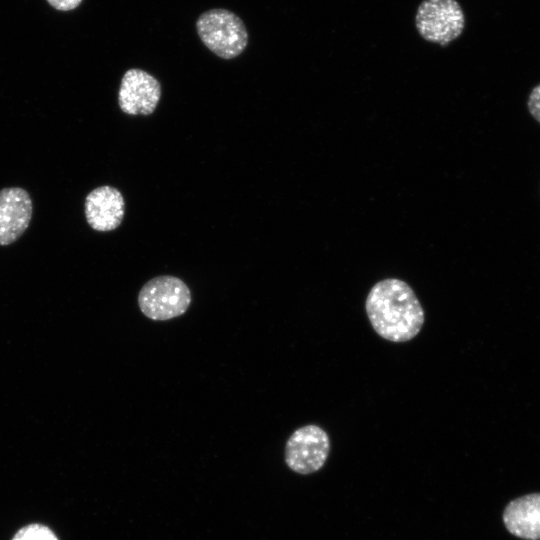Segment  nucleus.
Segmentation results:
<instances>
[{
  "label": "nucleus",
  "mask_w": 540,
  "mask_h": 540,
  "mask_svg": "<svg viewBox=\"0 0 540 540\" xmlns=\"http://www.w3.org/2000/svg\"><path fill=\"white\" fill-rule=\"evenodd\" d=\"M365 309L374 331L395 343L412 340L425 322L424 309L415 292L397 278L374 284L367 295Z\"/></svg>",
  "instance_id": "1"
},
{
  "label": "nucleus",
  "mask_w": 540,
  "mask_h": 540,
  "mask_svg": "<svg viewBox=\"0 0 540 540\" xmlns=\"http://www.w3.org/2000/svg\"><path fill=\"white\" fill-rule=\"evenodd\" d=\"M196 29L204 45L223 59L237 57L248 43L245 24L226 9H211L202 13L196 22Z\"/></svg>",
  "instance_id": "2"
},
{
  "label": "nucleus",
  "mask_w": 540,
  "mask_h": 540,
  "mask_svg": "<svg viewBox=\"0 0 540 540\" xmlns=\"http://www.w3.org/2000/svg\"><path fill=\"white\" fill-rule=\"evenodd\" d=\"M191 303L189 287L174 276H157L146 282L138 295L141 312L149 319L165 321L184 314Z\"/></svg>",
  "instance_id": "3"
},
{
  "label": "nucleus",
  "mask_w": 540,
  "mask_h": 540,
  "mask_svg": "<svg viewBox=\"0 0 540 540\" xmlns=\"http://www.w3.org/2000/svg\"><path fill=\"white\" fill-rule=\"evenodd\" d=\"M415 25L422 38L446 46L463 32L465 16L456 0H424L417 9Z\"/></svg>",
  "instance_id": "4"
},
{
  "label": "nucleus",
  "mask_w": 540,
  "mask_h": 540,
  "mask_svg": "<svg viewBox=\"0 0 540 540\" xmlns=\"http://www.w3.org/2000/svg\"><path fill=\"white\" fill-rule=\"evenodd\" d=\"M330 439L317 425H306L295 430L285 446V462L292 471L308 475L320 470L329 456Z\"/></svg>",
  "instance_id": "5"
},
{
  "label": "nucleus",
  "mask_w": 540,
  "mask_h": 540,
  "mask_svg": "<svg viewBox=\"0 0 540 540\" xmlns=\"http://www.w3.org/2000/svg\"><path fill=\"white\" fill-rule=\"evenodd\" d=\"M161 97L159 81L144 70L133 68L122 77L118 102L120 109L129 115H150Z\"/></svg>",
  "instance_id": "6"
},
{
  "label": "nucleus",
  "mask_w": 540,
  "mask_h": 540,
  "mask_svg": "<svg viewBox=\"0 0 540 540\" xmlns=\"http://www.w3.org/2000/svg\"><path fill=\"white\" fill-rule=\"evenodd\" d=\"M33 205L29 193L20 187L0 190V245L15 242L28 228Z\"/></svg>",
  "instance_id": "7"
},
{
  "label": "nucleus",
  "mask_w": 540,
  "mask_h": 540,
  "mask_svg": "<svg viewBox=\"0 0 540 540\" xmlns=\"http://www.w3.org/2000/svg\"><path fill=\"white\" fill-rule=\"evenodd\" d=\"M124 206L123 196L118 189L111 186L97 187L86 196V220L96 231L114 230L122 222Z\"/></svg>",
  "instance_id": "8"
},
{
  "label": "nucleus",
  "mask_w": 540,
  "mask_h": 540,
  "mask_svg": "<svg viewBox=\"0 0 540 540\" xmlns=\"http://www.w3.org/2000/svg\"><path fill=\"white\" fill-rule=\"evenodd\" d=\"M502 520L508 532L525 540H540V493H530L511 500Z\"/></svg>",
  "instance_id": "9"
},
{
  "label": "nucleus",
  "mask_w": 540,
  "mask_h": 540,
  "mask_svg": "<svg viewBox=\"0 0 540 540\" xmlns=\"http://www.w3.org/2000/svg\"><path fill=\"white\" fill-rule=\"evenodd\" d=\"M12 540H58V538L49 527L34 523L19 529Z\"/></svg>",
  "instance_id": "10"
},
{
  "label": "nucleus",
  "mask_w": 540,
  "mask_h": 540,
  "mask_svg": "<svg viewBox=\"0 0 540 540\" xmlns=\"http://www.w3.org/2000/svg\"><path fill=\"white\" fill-rule=\"evenodd\" d=\"M527 107L531 116L540 123V83L532 88L528 96Z\"/></svg>",
  "instance_id": "11"
},
{
  "label": "nucleus",
  "mask_w": 540,
  "mask_h": 540,
  "mask_svg": "<svg viewBox=\"0 0 540 540\" xmlns=\"http://www.w3.org/2000/svg\"><path fill=\"white\" fill-rule=\"evenodd\" d=\"M48 4L58 11H71L77 8L83 0H46Z\"/></svg>",
  "instance_id": "12"
}]
</instances>
